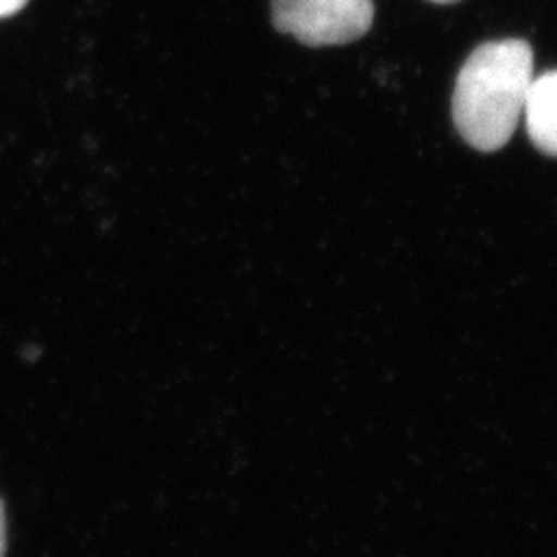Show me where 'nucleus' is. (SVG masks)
<instances>
[{
    "instance_id": "nucleus-1",
    "label": "nucleus",
    "mask_w": 557,
    "mask_h": 557,
    "mask_svg": "<svg viewBox=\"0 0 557 557\" xmlns=\"http://www.w3.org/2000/svg\"><path fill=\"white\" fill-rule=\"evenodd\" d=\"M534 79V51L525 40H493L476 47L460 67L453 91V124L483 153L509 145L525 112Z\"/></svg>"
},
{
    "instance_id": "nucleus-2",
    "label": "nucleus",
    "mask_w": 557,
    "mask_h": 557,
    "mask_svg": "<svg viewBox=\"0 0 557 557\" xmlns=\"http://www.w3.org/2000/svg\"><path fill=\"white\" fill-rule=\"evenodd\" d=\"M272 24L307 47L360 40L374 24L372 0H272Z\"/></svg>"
},
{
    "instance_id": "nucleus-3",
    "label": "nucleus",
    "mask_w": 557,
    "mask_h": 557,
    "mask_svg": "<svg viewBox=\"0 0 557 557\" xmlns=\"http://www.w3.org/2000/svg\"><path fill=\"white\" fill-rule=\"evenodd\" d=\"M522 119L532 145L557 159V70L534 75Z\"/></svg>"
},
{
    "instance_id": "nucleus-4",
    "label": "nucleus",
    "mask_w": 557,
    "mask_h": 557,
    "mask_svg": "<svg viewBox=\"0 0 557 557\" xmlns=\"http://www.w3.org/2000/svg\"><path fill=\"white\" fill-rule=\"evenodd\" d=\"M26 5V0H0V20H5V16L20 12Z\"/></svg>"
},
{
    "instance_id": "nucleus-5",
    "label": "nucleus",
    "mask_w": 557,
    "mask_h": 557,
    "mask_svg": "<svg viewBox=\"0 0 557 557\" xmlns=\"http://www.w3.org/2000/svg\"><path fill=\"white\" fill-rule=\"evenodd\" d=\"M8 532H5V509L3 502H0V557H5V546H8Z\"/></svg>"
},
{
    "instance_id": "nucleus-6",
    "label": "nucleus",
    "mask_w": 557,
    "mask_h": 557,
    "mask_svg": "<svg viewBox=\"0 0 557 557\" xmlns=\"http://www.w3.org/2000/svg\"><path fill=\"white\" fill-rule=\"evenodd\" d=\"M428 3H434V5H453V3H460V0H428Z\"/></svg>"
}]
</instances>
